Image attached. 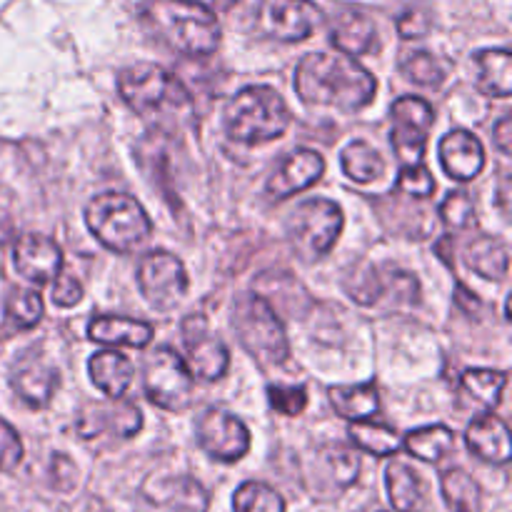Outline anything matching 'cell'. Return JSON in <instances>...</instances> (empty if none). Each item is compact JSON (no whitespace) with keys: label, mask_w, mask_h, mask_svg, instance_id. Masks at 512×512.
Masks as SVG:
<instances>
[{"label":"cell","mask_w":512,"mask_h":512,"mask_svg":"<svg viewBox=\"0 0 512 512\" xmlns=\"http://www.w3.org/2000/svg\"><path fill=\"white\" fill-rule=\"evenodd\" d=\"M295 93L308 105L358 113L378 93V80L370 70L345 53H308L295 70Z\"/></svg>","instance_id":"obj_1"},{"label":"cell","mask_w":512,"mask_h":512,"mask_svg":"<svg viewBox=\"0 0 512 512\" xmlns=\"http://www.w3.org/2000/svg\"><path fill=\"white\" fill-rule=\"evenodd\" d=\"M140 18L160 43L188 58H208L220 48L218 18L195 0H145Z\"/></svg>","instance_id":"obj_2"},{"label":"cell","mask_w":512,"mask_h":512,"mask_svg":"<svg viewBox=\"0 0 512 512\" xmlns=\"http://www.w3.org/2000/svg\"><path fill=\"white\" fill-rule=\"evenodd\" d=\"M118 93L140 118L185 120L193 113L188 88L155 63H138L120 70Z\"/></svg>","instance_id":"obj_3"},{"label":"cell","mask_w":512,"mask_h":512,"mask_svg":"<svg viewBox=\"0 0 512 512\" xmlns=\"http://www.w3.org/2000/svg\"><path fill=\"white\" fill-rule=\"evenodd\" d=\"M288 103L278 90L268 85H250L243 88L225 108V133L230 140L245 145H260L268 140L283 138L290 128Z\"/></svg>","instance_id":"obj_4"},{"label":"cell","mask_w":512,"mask_h":512,"mask_svg":"<svg viewBox=\"0 0 512 512\" xmlns=\"http://www.w3.org/2000/svg\"><path fill=\"white\" fill-rule=\"evenodd\" d=\"M85 225L100 245L113 253H133L153 235V223L135 198L123 193L95 195L85 205Z\"/></svg>","instance_id":"obj_5"},{"label":"cell","mask_w":512,"mask_h":512,"mask_svg":"<svg viewBox=\"0 0 512 512\" xmlns=\"http://www.w3.org/2000/svg\"><path fill=\"white\" fill-rule=\"evenodd\" d=\"M233 328L240 345L258 360L263 368H278L288 360L290 343L285 335L283 320L273 305L258 293H248L235 303Z\"/></svg>","instance_id":"obj_6"},{"label":"cell","mask_w":512,"mask_h":512,"mask_svg":"<svg viewBox=\"0 0 512 512\" xmlns=\"http://www.w3.org/2000/svg\"><path fill=\"white\" fill-rule=\"evenodd\" d=\"M343 223V210L333 200H303L293 210L288 223L290 243H293V250L298 253V258L305 260V263L323 260L333 250V245L338 243L340 233H343Z\"/></svg>","instance_id":"obj_7"},{"label":"cell","mask_w":512,"mask_h":512,"mask_svg":"<svg viewBox=\"0 0 512 512\" xmlns=\"http://www.w3.org/2000/svg\"><path fill=\"white\" fill-rule=\"evenodd\" d=\"M143 388L153 405L168 413H183L193 403V373L173 348L153 350L143 368Z\"/></svg>","instance_id":"obj_8"},{"label":"cell","mask_w":512,"mask_h":512,"mask_svg":"<svg viewBox=\"0 0 512 512\" xmlns=\"http://www.w3.org/2000/svg\"><path fill=\"white\" fill-rule=\"evenodd\" d=\"M188 273L178 255L168 250H153L138 265V288L160 313L173 310L188 293Z\"/></svg>","instance_id":"obj_9"},{"label":"cell","mask_w":512,"mask_h":512,"mask_svg":"<svg viewBox=\"0 0 512 512\" xmlns=\"http://www.w3.org/2000/svg\"><path fill=\"white\" fill-rule=\"evenodd\" d=\"M393 130H390V145L403 165L423 163L425 148H428V133L435 123L433 108L423 98L405 95L398 98L390 108Z\"/></svg>","instance_id":"obj_10"},{"label":"cell","mask_w":512,"mask_h":512,"mask_svg":"<svg viewBox=\"0 0 512 512\" xmlns=\"http://www.w3.org/2000/svg\"><path fill=\"white\" fill-rule=\"evenodd\" d=\"M345 290H348L350 298L360 305H380L383 300H400V303H418L420 300V285L418 278L405 270H380L375 265L370 268L358 270V273H350L345 278Z\"/></svg>","instance_id":"obj_11"},{"label":"cell","mask_w":512,"mask_h":512,"mask_svg":"<svg viewBox=\"0 0 512 512\" xmlns=\"http://www.w3.org/2000/svg\"><path fill=\"white\" fill-rule=\"evenodd\" d=\"M320 20L323 10L313 0H263L258 8L260 30L283 43H300L310 38Z\"/></svg>","instance_id":"obj_12"},{"label":"cell","mask_w":512,"mask_h":512,"mask_svg":"<svg viewBox=\"0 0 512 512\" xmlns=\"http://www.w3.org/2000/svg\"><path fill=\"white\" fill-rule=\"evenodd\" d=\"M198 443L210 458L235 463L250 450V430L228 410L213 408L198 420Z\"/></svg>","instance_id":"obj_13"},{"label":"cell","mask_w":512,"mask_h":512,"mask_svg":"<svg viewBox=\"0 0 512 512\" xmlns=\"http://www.w3.org/2000/svg\"><path fill=\"white\" fill-rule=\"evenodd\" d=\"M183 343L188 348V365L190 373L200 380H220L230 368V353L223 340L213 338L208 333V325L200 315H190L183 323Z\"/></svg>","instance_id":"obj_14"},{"label":"cell","mask_w":512,"mask_h":512,"mask_svg":"<svg viewBox=\"0 0 512 512\" xmlns=\"http://www.w3.org/2000/svg\"><path fill=\"white\" fill-rule=\"evenodd\" d=\"M323 173V155L310 148H298L275 168V173L268 178V185H265V193L273 203H280V200H288L290 195L308 190L310 185L318 183Z\"/></svg>","instance_id":"obj_15"},{"label":"cell","mask_w":512,"mask_h":512,"mask_svg":"<svg viewBox=\"0 0 512 512\" xmlns=\"http://www.w3.org/2000/svg\"><path fill=\"white\" fill-rule=\"evenodd\" d=\"M143 428V415L133 403H123L118 398L115 403H93L80 413L78 435L90 440L98 435L110 433L118 438H133Z\"/></svg>","instance_id":"obj_16"},{"label":"cell","mask_w":512,"mask_h":512,"mask_svg":"<svg viewBox=\"0 0 512 512\" xmlns=\"http://www.w3.org/2000/svg\"><path fill=\"white\" fill-rule=\"evenodd\" d=\"M13 263L15 270L30 283H53L63 270V250L55 240L30 233L15 243Z\"/></svg>","instance_id":"obj_17"},{"label":"cell","mask_w":512,"mask_h":512,"mask_svg":"<svg viewBox=\"0 0 512 512\" xmlns=\"http://www.w3.org/2000/svg\"><path fill=\"white\" fill-rule=\"evenodd\" d=\"M440 165L448 178L468 183L475 180L485 168V148L468 130H450L438 145Z\"/></svg>","instance_id":"obj_18"},{"label":"cell","mask_w":512,"mask_h":512,"mask_svg":"<svg viewBox=\"0 0 512 512\" xmlns=\"http://www.w3.org/2000/svg\"><path fill=\"white\" fill-rule=\"evenodd\" d=\"M10 385L15 395L30 408H45L58 388V370L53 365L43 363L38 355H25L13 365Z\"/></svg>","instance_id":"obj_19"},{"label":"cell","mask_w":512,"mask_h":512,"mask_svg":"<svg viewBox=\"0 0 512 512\" xmlns=\"http://www.w3.org/2000/svg\"><path fill=\"white\" fill-rule=\"evenodd\" d=\"M465 443H468L470 453L490 465H508L512 458L510 428L498 415H483V418L473 420L465 433Z\"/></svg>","instance_id":"obj_20"},{"label":"cell","mask_w":512,"mask_h":512,"mask_svg":"<svg viewBox=\"0 0 512 512\" xmlns=\"http://www.w3.org/2000/svg\"><path fill=\"white\" fill-rule=\"evenodd\" d=\"M153 490L145 488L150 500L175 512H208L210 495L203 485L188 475H173V478L155 480Z\"/></svg>","instance_id":"obj_21"},{"label":"cell","mask_w":512,"mask_h":512,"mask_svg":"<svg viewBox=\"0 0 512 512\" xmlns=\"http://www.w3.org/2000/svg\"><path fill=\"white\" fill-rule=\"evenodd\" d=\"M375 38H378L375 23L360 10H345L330 25V43L338 53L350 55V58L370 53L375 48Z\"/></svg>","instance_id":"obj_22"},{"label":"cell","mask_w":512,"mask_h":512,"mask_svg":"<svg viewBox=\"0 0 512 512\" xmlns=\"http://www.w3.org/2000/svg\"><path fill=\"white\" fill-rule=\"evenodd\" d=\"M88 338L103 345H128V348H148L153 343V328L143 320L115 318L103 315L93 318L88 325Z\"/></svg>","instance_id":"obj_23"},{"label":"cell","mask_w":512,"mask_h":512,"mask_svg":"<svg viewBox=\"0 0 512 512\" xmlns=\"http://www.w3.org/2000/svg\"><path fill=\"white\" fill-rule=\"evenodd\" d=\"M90 380L98 390H103L110 400H118L128 393L133 383V363L115 350H103L88 360Z\"/></svg>","instance_id":"obj_24"},{"label":"cell","mask_w":512,"mask_h":512,"mask_svg":"<svg viewBox=\"0 0 512 512\" xmlns=\"http://www.w3.org/2000/svg\"><path fill=\"white\" fill-rule=\"evenodd\" d=\"M465 265L473 270L475 275L485 280H505L510 270V250L508 245L500 238H493V235H480L473 243H468L465 248Z\"/></svg>","instance_id":"obj_25"},{"label":"cell","mask_w":512,"mask_h":512,"mask_svg":"<svg viewBox=\"0 0 512 512\" xmlns=\"http://www.w3.org/2000/svg\"><path fill=\"white\" fill-rule=\"evenodd\" d=\"M388 498L398 512H423L425 508V483L418 470L410 468L403 460H393L385 470Z\"/></svg>","instance_id":"obj_26"},{"label":"cell","mask_w":512,"mask_h":512,"mask_svg":"<svg viewBox=\"0 0 512 512\" xmlns=\"http://www.w3.org/2000/svg\"><path fill=\"white\" fill-rule=\"evenodd\" d=\"M330 405H333L335 413L345 420H370L380 410V395L375 383H363V385H338V388H330Z\"/></svg>","instance_id":"obj_27"},{"label":"cell","mask_w":512,"mask_h":512,"mask_svg":"<svg viewBox=\"0 0 512 512\" xmlns=\"http://www.w3.org/2000/svg\"><path fill=\"white\" fill-rule=\"evenodd\" d=\"M478 65V88L493 98H510L512 95V55L505 48L480 50L475 55Z\"/></svg>","instance_id":"obj_28"},{"label":"cell","mask_w":512,"mask_h":512,"mask_svg":"<svg viewBox=\"0 0 512 512\" xmlns=\"http://www.w3.org/2000/svg\"><path fill=\"white\" fill-rule=\"evenodd\" d=\"M453 445L455 433L445 425H428V428L410 430L403 440V448L413 458L423 460V463H438L453 450Z\"/></svg>","instance_id":"obj_29"},{"label":"cell","mask_w":512,"mask_h":512,"mask_svg":"<svg viewBox=\"0 0 512 512\" xmlns=\"http://www.w3.org/2000/svg\"><path fill=\"white\" fill-rule=\"evenodd\" d=\"M343 173L355 183H373L385 173V160L378 150L365 140H353L340 155Z\"/></svg>","instance_id":"obj_30"},{"label":"cell","mask_w":512,"mask_h":512,"mask_svg":"<svg viewBox=\"0 0 512 512\" xmlns=\"http://www.w3.org/2000/svg\"><path fill=\"white\" fill-rule=\"evenodd\" d=\"M440 490H443V498L448 503V508L453 512H478L480 500V485L475 483L473 475H468L465 470L453 468L445 470L443 478H440Z\"/></svg>","instance_id":"obj_31"},{"label":"cell","mask_w":512,"mask_h":512,"mask_svg":"<svg viewBox=\"0 0 512 512\" xmlns=\"http://www.w3.org/2000/svg\"><path fill=\"white\" fill-rule=\"evenodd\" d=\"M398 68L405 78L423 85V88H440L448 80L450 65L428 50H413V53H405L400 58Z\"/></svg>","instance_id":"obj_32"},{"label":"cell","mask_w":512,"mask_h":512,"mask_svg":"<svg viewBox=\"0 0 512 512\" xmlns=\"http://www.w3.org/2000/svg\"><path fill=\"white\" fill-rule=\"evenodd\" d=\"M350 440L360 450L375 455V458H390V455H395L403 448V440H400V435L393 428L368 423V420H360V423L350 425Z\"/></svg>","instance_id":"obj_33"},{"label":"cell","mask_w":512,"mask_h":512,"mask_svg":"<svg viewBox=\"0 0 512 512\" xmlns=\"http://www.w3.org/2000/svg\"><path fill=\"white\" fill-rule=\"evenodd\" d=\"M505 385H508V373H503V370L475 368L463 375V388L488 410L498 408Z\"/></svg>","instance_id":"obj_34"},{"label":"cell","mask_w":512,"mask_h":512,"mask_svg":"<svg viewBox=\"0 0 512 512\" xmlns=\"http://www.w3.org/2000/svg\"><path fill=\"white\" fill-rule=\"evenodd\" d=\"M5 318L18 330L35 328L43 318V298H40V293L28 288H13V293L5 300Z\"/></svg>","instance_id":"obj_35"},{"label":"cell","mask_w":512,"mask_h":512,"mask_svg":"<svg viewBox=\"0 0 512 512\" xmlns=\"http://www.w3.org/2000/svg\"><path fill=\"white\" fill-rule=\"evenodd\" d=\"M233 512H285V500L265 483H243L233 495Z\"/></svg>","instance_id":"obj_36"},{"label":"cell","mask_w":512,"mask_h":512,"mask_svg":"<svg viewBox=\"0 0 512 512\" xmlns=\"http://www.w3.org/2000/svg\"><path fill=\"white\" fill-rule=\"evenodd\" d=\"M440 218L450 230H468L475 225V205L465 190H455L440 205Z\"/></svg>","instance_id":"obj_37"},{"label":"cell","mask_w":512,"mask_h":512,"mask_svg":"<svg viewBox=\"0 0 512 512\" xmlns=\"http://www.w3.org/2000/svg\"><path fill=\"white\" fill-rule=\"evenodd\" d=\"M325 465H328L330 478H333V483L338 485V488H348V485H353L360 473L358 455L348 448H340V445H335L333 450H328V455H325Z\"/></svg>","instance_id":"obj_38"},{"label":"cell","mask_w":512,"mask_h":512,"mask_svg":"<svg viewBox=\"0 0 512 512\" xmlns=\"http://www.w3.org/2000/svg\"><path fill=\"white\" fill-rule=\"evenodd\" d=\"M268 403L280 415H300L308 408V393L303 385H268Z\"/></svg>","instance_id":"obj_39"},{"label":"cell","mask_w":512,"mask_h":512,"mask_svg":"<svg viewBox=\"0 0 512 512\" xmlns=\"http://www.w3.org/2000/svg\"><path fill=\"white\" fill-rule=\"evenodd\" d=\"M398 188L403 193L415 195V198H430L435 193V178L423 163L403 165L398 175Z\"/></svg>","instance_id":"obj_40"},{"label":"cell","mask_w":512,"mask_h":512,"mask_svg":"<svg viewBox=\"0 0 512 512\" xmlns=\"http://www.w3.org/2000/svg\"><path fill=\"white\" fill-rule=\"evenodd\" d=\"M23 460V443L5 420H0V473H13Z\"/></svg>","instance_id":"obj_41"},{"label":"cell","mask_w":512,"mask_h":512,"mask_svg":"<svg viewBox=\"0 0 512 512\" xmlns=\"http://www.w3.org/2000/svg\"><path fill=\"white\" fill-rule=\"evenodd\" d=\"M80 300H83V285H80V280L60 270L58 278L53 280V303L60 305V308H73Z\"/></svg>","instance_id":"obj_42"},{"label":"cell","mask_w":512,"mask_h":512,"mask_svg":"<svg viewBox=\"0 0 512 512\" xmlns=\"http://www.w3.org/2000/svg\"><path fill=\"white\" fill-rule=\"evenodd\" d=\"M428 30H430V18H428V13H423V10L410 8L398 18V33L403 40L425 38V33H428Z\"/></svg>","instance_id":"obj_43"},{"label":"cell","mask_w":512,"mask_h":512,"mask_svg":"<svg viewBox=\"0 0 512 512\" xmlns=\"http://www.w3.org/2000/svg\"><path fill=\"white\" fill-rule=\"evenodd\" d=\"M50 480L58 490H70L75 483V465L65 455H55L50 463Z\"/></svg>","instance_id":"obj_44"},{"label":"cell","mask_w":512,"mask_h":512,"mask_svg":"<svg viewBox=\"0 0 512 512\" xmlns=\"http://www.w3.org/2000/svg\"><path fill=\"white\" fill-rule=\"evenodd\" d=\"M493 135H495V145H498L500 153L510 155L512 153V120H510V115H503V118L498 120Z\"/></svg>","instance_id":"obj_45"},{"label":"cell","mask_w":512,"mask_h":512,"mask_svg":"<svg viewBox=\"0 0 512 512\" xmlns=\"http://www.w3.org/2000/svg\"><path fill=\"white\" fill-rule=\"evenodd\" d=\"M195 3L205 5V8H210L213 13H225V10L235 8V5L240 3V0H195Z\"/></svg>","instance_id":"obj_46"}]
</instances>
